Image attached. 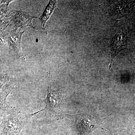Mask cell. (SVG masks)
Listing matches in <instances>:
<instances>
[{"mask_svg": "<svg viewBox=\"0 0 135 135\" xmlns=\"http://www.w3.org/2000/svg\"><path fill=\"white\" fill-rule=\"evenodd\" d=\"M47 85V92L46 99H40L46 104L45 108L41 110L30 114L31 117L42 111L49 112L59 116L62 112L64 105V87L58 81L52 78L50 73L48 74Z\"/></svg>", "mask_w": 135, "mask_h": 135, "instance_id": "obj_1", "label": "cell"}, {"mask_svg": "<svg viewBox=\"0 0 135 135\" xmlns=\"http://www.w3.org/2000/svg\"><path fill=\"white\" fill-rule=\"evenodd\" d=\"M5 16L6 20L4 22L5 24H8L13 26L17 29L20 26H31L35 29H36L35 27L32 24V19L37 17L31 16L26 12L22 11L9 10L8 13Z\"/></svg>", "mask_w": 135, "mask_h": 135, "instance_id": "obj_2", "label": "cell"}, {"mask_svg": "<svg viewBox=\"0 0 135 135\" xmlns=\"http://www.w3.org/2000/svg\"><path fill=\"white\" fill-rule=\"evenodd\" d=\"M24 31L20 32L17 29L12 30L5 36V40L7 42L11 50L15 51L19 57L25 59L21 46V38Z\"/></svg>", "mask_w": 135, "mask_h": 135, "instance_id": "obj_3", "label": "cell"}, {"mask_svg": "<svg viewBox=\"0 0 135 135\" xmlns=\"http://www.w3.org/2000/svg\"><path fill=\"white\" fill-rule=\"evenodd\" d=\"M127 35L123 33L116 34L113 39L111 50V60L110 69L114 59L120 51L125 48L127 45Z\"/></svg>", "mask_w": 135, "mask_h": 135, "instance_id": "obj_4", "label": "cell"}, {"mask_svg": "<svg viewBox=\"0 0 135 135\" xmlns=\"http://www.w3.org/2000/svg\"><path fill=\"white\" fill-rule=\"evenodd\" d=\"M124 2L115 5L109 11L110 16L116 18H121L130 13L132 7L134 5L135 2Z\"/></svg>", "mask_w": 135, "mask_h": 135, "instance_id": "obj_5", "label": "cell"}, {"mask_svg": "<svg viewBox=\"0 0 135 135\" xmlns=\"http://www.w3.org/2000/svg\"><path fill=\"white\" fill-rule=\"evenodd\" d=\"M57 1L50 0L48 4L46 6L44 11L40 17V21L41 22L42 26V28L44 31L47 34V30L45 29V24L48 20L49 18L53 12V10L55 9L56 6Z\"/></svg>", "mask_w": 135, "mask_h": 135, "instance_id": "obj_6", "label": "cell"}, {"mask_svg": "<svg viewBox=\"0 0 135 135\" xmlns=\"http://www.w3.org/2000/svg\"><path fill=\"white\" fill-rule=\"evenodd\" d=\"M16 84V80L14 78L5 75L1 76V89H8L11 91Z\"/></svg>", "mask_w": 135, "mask_h": 135, "instance_id": "obj_7", "label": "cell"}, {"mask_svg": "<svg viewBox=\"0 0 135 135\" xmlns=\"http://www.w3.org/2000/svg\"><path fill=\"white\" fill-rule=\"evenodd\" d=\"M112 135H134V132L129 128H121L114 130Z\"/></svg>", "mask_w": 135, "mask_h": 135, "instance_id": "obj_8", "label": "cell"}]
</instances>
